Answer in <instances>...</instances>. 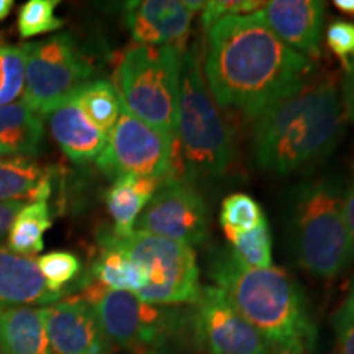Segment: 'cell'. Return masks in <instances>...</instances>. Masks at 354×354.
<instances>
[{
	"mask_svg": "<svg viewBox=\"0 0 354 354\" xmlns=\"http://www.w3.org/2000/svg\"><path fill=\"white\" fill-rule=\"evenodd\" d=\"M26 44H0V107L13 104L24 92Z\"/></svg>",
	"mask_w": 354,
	"mask_h": 354,
	"instance_id": "28",
	"label": "cell"
},
{
	"mask_svg": "<svg viewBox=\"0 0 354 354\" xmlns=\"http://www.w3.org/2000/svg\"><path fill=\"white\" fill-rule=\"evenodd\" d=\"M333 6L338 8L339 12L346 13L349 17H354V0H335Z\"/></svg>",
	"mask_w": 354,
	"mask_h": 354,
	"instance_id": "36",
	"label": "cell"
},
{
	"mask_svg": "<svg viewBox=\"0 0 354 354\" xmlns=\"http://www.w3.org/2000/svg\"><path fill=\"white\" fill-rule=\"evenodd\" d=\"M292 233L299 263L313 276L338 277L354 258L344 189L336 177L300 184L292 202Z\"/></svg>",
	"mask_w": 354,
	"mask_h": 354,
	"instance_id": "4",
	"label": "cell"
},
{
	"mask_svg": "<svg viewBox=\"0 0 354 354\" xmlns=\"http://www.w3.org/2000/svg\"><path fill=\"white\" fill-rule=\"evenodd\" d=\"M183 46L135 44L122 53L115 69V88L140 120L177 140Z\"/></svg>",
	"mask_w": 354,
	"mask_h": 354,
	"instance_id": "6",
	"label": "cell"
},
{
	"mask_svg": "<svg viewBox=\"0 0 354 354\" xmlns=\"http://www.w3.org/2000/svg\"><path fill=\"white\" fill-rule=\"evenodd\" d=\"M205 2L136 0L125 3V24L136 44H177L187 37L196 12Z\"/></svg>",
	"mask_w": 354,
	"mask_h": 354,
	"instance_id": "14",
	"label": "cell"
},
{
	"mask_svg": "<svg viewBox=\"0 0 354 354\" xmlns=\"http://www.w3.org/2000/svg\"><path fill=\"white\" fill-rule=\"evenodd\" d=\"M177 151L189 179L220 177L232 166L233 136L207 87L197 48L180 57Z\"/></svg>",
	"mask_w": 354,
	"mask_h": 354,
	"instance_id": "5",
	"label": "cell"
},
{
	"mask_svg": "<svg viewBox=\"0 0 354 354\" xmlns=\"http://www.w3.org/2000/svg\"><path fill=\"white\" fill-rule=\"evenodd\" d=\"M176 151V138L140 120L123 105L120 118L109 131L107 143L95 161L113 180L122 176L162 180L174 174Z\"/></svg>",
	"mask_w": 354,
	"mask_h": 354,
	"instance_id": "10",
	"label": "cell"
},
{
	"mask_svg": "<svg viewBox=\"0 0 354 354\" xmlns=\"http://www.w3.org/2000/svg\"><path fill=\"white\" fill-rule=\"evenodd\" d=\"M66 292H53L39 272L37 259L0 246V308L53 305Z\"/></svg>",
	"mask_w": 354,
	"mask_h": 354,
	"instance_id": "16",
	"label": "cell"
},
{
	"mask_svg": "<svg viewBox=\"0 0 354 354\" xmlns=\"http://www.w3.org/2000/svg\"><path fill=\"white\" fill-rule=\"evenodd\" d=\"M264 220L266 216L259 203L246 194H233L221 203L220 225L227 240L234 234L250 232Z\"/></svg>",
	"mask_w": 354,
	"mask_h": 354,
	"instance_id": "25",
	"label": "cell"
},
{
	"mask_svg": "<svg viewBox=\"0 0 354 354\" xmlns=\"http://www.w3.org/2000/svg\"><path fill=\"white\" fill-rule=\"evenodd\" d=\"M346 74H348V76H351V77H354V55H353V57H351V59H349V63H348V69H346Z\"/></svg>",
	"mask_w": 354,
	"mask_h": 354,
	"instance_id": "38",
	"label": "cell"
},
{
	"mask_svg": "<svg viewBox=\"0 0 354 354\" xmlns=\"http://www.w3.org/2000/svg\"><path fill=\"white\" fill-rule=\"evenodd\" d=\"M277 354H292V353H277Z\"/></svg>",
	"mask_w": 354,
	"mask_h": 354,
	"instance_id": "39",
	"label": "cell"
},
{
	"mask_svg": "<svg viewBox=\"0 0 354 354\" xmlns=\"http://www.w3.org/2000/svg\"><path fill=\"white\" fill-rule=\"evenodd\" d=\"M343 112L335 79L312 74L253 120L256 161L281 176L318 165L342 140Z\"/></svg>",
	"mask_w": 354,
	"mask_h": 354,
	"instance_id": "2",
	"label": "cell"
},
{
	"mask_svg": "<svg viewBox=\"0 0 354 354\" xmlns=\"http://www.w3.org/2000/svg\"><path fill=\"white\" fill-rule=\"evenodd\" d=\"M133 232L156 234L189 248L201 246L209 236V212L187 180L169 174L158 185Z\"/></svg>",
	"mask_w": 354,
	"mask_h": 354,
	"instance_id": "12",
	"label": "cell"
},
{
	"mask_svg": "<svg viewBox=\"0 0 354 354\" xmlns=\"http://www.w3.org/2000/svg\"><path fill=\"white\" fill-rule=\"evenodd\" d=\"M338 354H354V276L346 299L333 318Z\"/></svg>",
	"mask_w": 354,
	"mask_h": 354,
	"instance_id": "30",
	"label": "cell"
},
{
	"mask_svg": "<svg viewBox=\"0 0 354 354\" xmlns=\"http://www.w3.org/2000/svg\"><path fill=\"white\" fill-rule=\"evenodd\" d=\"M326 44L335 56L348 69V63L354 55V24L342 19H335L326 30Z\"/></svg>",
	"mask_w": 354,
	"mask_h": 354,
	"instance_id": "32",
	"label": "cell"
},
{
	"mask_svg": "<svg viewBox=\"0 0 354 354\" xmlns=\"http://www.w3.org/2000/svg\"><path fill=\"white\" fill-rule=\"evenodd\" d=\"M209 276L277 353L312 351L315 325L302 289L286 271L250 268L233 250H218L210 256Z\"/></svg>",
	"mask_w": 354,
	"mask_h": 354,
	"instance_id": "3",
	"label": "cell"
},
{
	"mask_svg": "<svg viewBox=\"0 0 354 354\" xmlns=\"http://www.w3.org/2000/svg\"><path fill=\"white\" fill-rule=\"evenodd\" d=\"M48 117L53 138L71 161L81 165L99 158L107 143V133L88 120L76 102L66 100Z\"/></svg>",
	"mask_w": 354,
	"mask_h": 354,
	"instance_id": "17",
	"label": "cell"
},
{
	"mask_svg": "<svg viewBox=\"0 0 354 354\" xmlns=\"http://www.w3.org/2000/svg\"><path fill=\"white\" fill-rule=\"evenodd\" d=\"M53 227L48 202H30L13 220L7 234V248L13 253L33 258L44 248V233Z\"/></svg>",
	"mask_w": 354,
	"mask_h": 354,
	"instance_id": "23",
	"label": "cell"
},
{
	"mask_svg": "<svg viewBox=\"0 0 354 354\" xmlns=\"http://www.w3.org/2000/svg\"><path fill=\"white\" fill-rule=\"evenodd\" d=\"M57 0H28L20 7L17 28L21 38L28 39L63 28L64 20L56 17Z\"/></svg>",
	"mask_w": 354,
	"mask_h": 354,
	"instance_id": "27",
	"label": "cell"
},
{
	"mask_svg": "<svg viewBox=\"0 0 354 354\" xmlns=\"http://www.w3.org/2000/svg\"><path fill=\"white\" fill-rule=\"evenodd\" d=\"M207 33L203 77L215 104L218 109L238 110L251 120L315 71V63L279 39L263 8L225 17Z\"/></svg>",
	"mask_w": 354,
	"mask_h": 354,
	"instance_id": "1",
	"label": "cell"
},
{
	"mask_svg": "<svg viewBox=\"0 0 354 354\" xmlns=\"http://www.w3.org/2000/svg\"><path fill=\"white\" fill-rule=\"evenodd\" d=\"M233 253L240 258L243 264L254 269L272 268V241L268 220L261 221L258 227L250 232L234 234L228 238Z\"/></svg>",
	"mask_w": 354,
	"mask_h": 354,
	"instance_id": "26",
	"label": "cell"
},
{
	"mask_svg": "<svg viewBox=\"0 0 354 354\" xmlns=\"http://www.w3.org/2000/svg\"><path fill=\"white\" fill-rule=\"evenodd\" d=\"M92 66L68 33L26 44L24 102L39 117H48L92 76Z\"/></svg>",
	"mask_w": 354,
	"mask_h": 354,
	"instance_id": "9",
	"label": "cell"
},
{
	"mask_svg": "<svg viewBox=\"0 0 354 354\" xmlns=\"http://www.w3.org/2000/svg\"><path fill=\"white\" fill-rule=\"evenodd\" d=\"M43 141V117L21 102L0 107V156H37Z\"/></svg>",
	"mask_w": 354,
	"mask_h": 354,
	"instance_id": "19",
	"label": "cell"
},
{
	"mask_svg": "<svg viewBox=\"0 0 354 354\" xmlns=\"http://www.w3.org/2000/svg\"><path fill=\"white\" fill-rule=\"evenodd\" d=\"M71 100L76 102L88 120L107 135L118 122L123 109V102L117 88L112 82L104 79L84 84L74 92Z\"/></svg>",
	"mask_w": 354,
	"mask_h": 354,
	"instance_id": "24",
	"label": "cell"
},
{
	"mask_svg": "<svg viewBox=\"0 0 354 354\" xmlns=\"http://www.w3.org/2000/svg\"><path fill=\"white\" fill-rule=\"evenodd\" d=\"M0 354H55L41 308H0Z\"/></svg>",
	"mask_w": 354,
	"mask_h": 354,
	"instance_id": "18",
	"label": "cell"
},
{
	"mask_svg": "<svg viewBox=\"0 0 354 354\" xmlns=\"http://www.w3.org/2000/svg\"><path fill=\"white\" fill-rule=\"evenodd\" d=\"M21 207H24V202L0 203V240L8 234V230H10L13 220H15Z\"/></svg>",
	"mask_w": 354,
	"mask_h": 354,
	"instance_id": "34",
	"label": "cell"
},
{
	"mask_svg": "<svg viewBox=\"0 0 354 354\" xmlns=\"http://www.w3.org/2000/svg\"><path fill=\"white\" fill-rule=\"evenodd\" d=\"M100 248L122 251L148 272V284L136 297L153 305H194L202 292L198 266L192 248L156 234L131 232L120 236L113 230L99 234Z\"/></svg>",
	"mask_w": 354,
	"mask_h": 354,
	"instance_id": "8",
	"label": "cell"
},
{
	"mask_svg": "<svg viewBox=\"0 0 354 354\" xmlns=\"http://www.w3.org/2000/svg\"><path fill=\"white\" fill-rule=\"evenodd\" d=\"M266 2H254V0H212L205 2L202 8V24L207 30L225 17L248 15L261 10Z\"/></svg>",
	"mask_w": 354,
	"mask_h": 354,
	"instance_id": "31",
	"label": "cell"
},
{
	"mask_svg": "<svg viewBox=\"0 0 354 354\" xmlns=\"http://www.w3.org/2000/svg\"><path fill=\"white\" fill-rule=\"evenodd\" d=\"M13 7V0H0V21H3L10 15Z\"/></svg>",
	"mask_w": 354,
	"mask_h": 354,
	"instance_id": "37",
	"label": "cell"
},
{
	"mask_svg": "<svg viewBox=\"0 0 354 354\" xmlns=\"http://www.w3.org/2000/svg\"><path fill=\"white\" fill-rule=\"evenodd\" d=\"M189 310L190 336L205 354H277L215 286L202 287Z\"/></svg>",
	"mask_w": 354,
	"mask_h": 354,
	"instance_id": "11",
	"label": "cell"
},
{
	"mask_svg": "<svg viewBox=\"0 0 354 354\" xmlns=\"http://www.w3.org/2000/svg\"><path fill=\"white\" fill-rule=\"evenodd\" d=\"M37 264L46 286L53 292H64L63 287L81 272V261L69 251H51L39 256Z\"/></svg>",
	"mask_w": 354,
	"mask_h": 354,
	"instance_id": "29",
	"label": "cell"
},
{
	"mask_svg": "<svg viewBox=\"0 0 354 354\" xmlns=\"http://www.w3.org/2000/svg\"><path fill=\"white\" fill-rule=\"evenodd\" d=\"M146 354H154V353H146Z\"/></svg>",
	"mask_w": 354,
	"mask_h": 354,
	"instance_id": "40",
	"label": "cell"
},
{
	"mask_svg": "<svg viewBox=\"0 0 354 354\" xmlns=\"http://www.w3.org/2000/svg\"><path fill=\"white\" fill-rule=\"evenodd\" d=\"M344 218H346L349 238H351V245L354 251V166L349 176V183L344 189Z\"/></svg>",
	"mask_w": 354,
	"mask_h": 354,
	"instance_id": "33",
	"label": "cell"
},
{
	"mask_svg": "<svg viewBox=\"0 0 354 354\" xmlns=\"http://www.w3.org/2000/svg\"><path fill=\"white\" fill-rule=\"evenodd\" d=\"M41 313L53 353L107 354L112 348L94 305L82 295L41 307Z\"/></svg>",
	"mask_w": 354,
	"mask_h": 354,
	"instance_id": "13",
	"label": "cell"
},
{
	"mask_svg": "<svg viewBox=\"0 0 354 354\" xmlns=\"http://www.w3.org/2000/svg\"><path fill=\"white\" fill-rule=\"evenodd\" d=\"M51 196V177L37 162L26 158L0 161V203L48 202Z\"/></svg>",
	"mask_w": 354,
	"mask_h": 354,
	"instance_id": "21",
	"label": "cell"
},
{
	"mask_svg": "<svg viewBox=\"0 0 354 354\" xmlns=\"http://www.w3.org/2000/svg\"><path fill=\"white\" fill-rule=\"evenodd\" d=\"M82 297L94 305L110 344L136 354L154 353L190 335V310L174 305H153L130 292L109 290L88 282Z\"/></svg>",
	"mask_w": 354,
	"mask_h": 354,
	"instance_id": "7",
	"label": "cell"
},
{
	"mask_svg": "<svg viewBox=\"0 0 354 354\" xmlns=\"http://www.w3.org/2000/svg\"><path fill=\"white\" fill-rule=\"evenodd\" d=\"M159 184L161 180L135 176H122L113 180L105 196L107 209L113 218V233L125 236L133 232L135 221L151 201Z\"/></svg>",
	"mask_w": 354,
	"mask_h": 354,
	"instance_id": "20",
	"label": "cell"
},
{
	"mask_svg": "<svg viewBox=\"0 0 354 354\" xmlns=\"http://www.w3.org/2000/svg\"><path fill=\"white\" fill-rule=\"evenodd\" d=\"M95 284L109 290L136 292L148 284V272L140 263L113 248H100L99 258L92 266Z\"/></svg>",
	"mask_w": 354,
	"mask_h": 354,
	"instance_id": "22",
	"label": "cell"
},
{
	"mask_svg": "<svg viewBox=\"0 0 354 354\" xmlns=\"http://www.w3.org/2000/svg\"><path fill=\"white\" fill-rule=\"evenodd\" d=\"M326 3L318 0H272L263 7L271 30L300 56L315 63L322 55Z\"/></svg>",
	"mask_w": 354,
	"mask_h": 354,
	"instance_id": "15",
	"label": "cell"
},
{
	"mask_svg": "<svg viewBox=\"0 0 354 354\" xmlns=\"http://www.w3.org/2000/svg\"><path fill=\"white\" fill-rule=\"evenodd\" d=\"M342 94H343V110L349 122L354 125V77L344 74L342 82Z\"/></svg>",
	"mask_w": 354,
	"mask_h": 354,
	"instance_id": "35",
	"label": "cell"
}]
</instances>
